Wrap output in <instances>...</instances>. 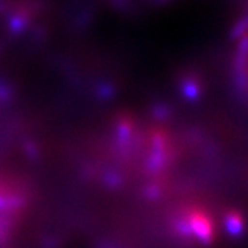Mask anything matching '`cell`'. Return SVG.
I'll return each instance as SVG.
<instances>
[{"instance_id":"cell-1","label":"cell","mask_w":248,"mask_h":248,"mask_svg":"<svg viewBox=\"0 0 248 248\" xmlns=\"http://www.w3.org/2000/svg\"><path fill=\"white\" fill-rule=\"evenodd\" d=\"M189 225L198 237L202 241H210L212 238V225L209 220L202 214H193L189 220Z\"/></svg>"},{"instance_id":"cell-2","label":"cell","mask_w":248,"mask_h":248,"mask_svg":"<svg viewBox=\"0 0 248 248\" xmlns=\"http://www.w3.org/2000/svg\"><path fill=\"white\" fill-rule=\"evenodd\" d=\"M225 225H227V229L232 234H239L243 229V224H242V220L239 219L238 216H228L225 219Z\"/></svg>"},{"instance_id":"cell-3","label":"cell","mask_w":248,"mask_h":248,"mask_svg":"<svg viewBox=\"0 0 248 248\" xmlns=\"http://www.w3.org/2000/svg\"><path fill=\"white\" fill-rule=\"evenodd\" d=\"M185 90H187V95H190V96H194V95H195V93H196V88L195 86H193V85H189L187 86V88L185 89Z\"/></svg>"}]
</instances>
